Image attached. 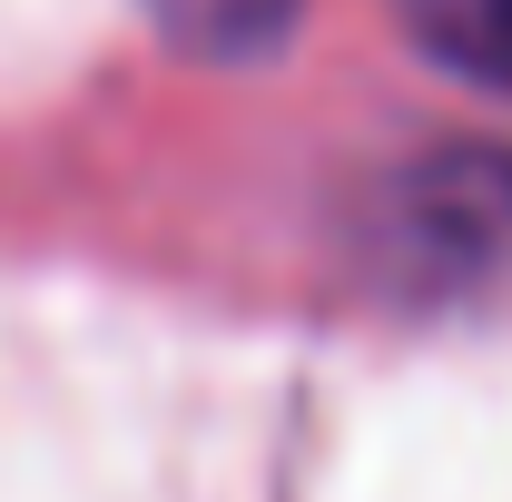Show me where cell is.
<instances>
[{"mask_svg":"<svg viewBox=\"0 0 512 502\" xmlns=\"http://www.w3.org/2000/svg\"><path fill=\"white\" fill-rule=\"evenodd\" d=\"M394 10H404V30L444 69H463V79L512 99V0H394Z\"/></svg>","mask_w":512,"mask_h":502,"instance_id":"obj_1","label":"cell"},{"mask_svg":"<svg viewBox=\"0 0 512 502\" xmlns=\"http://www.w3.org/2000/svg\"><path fill=\"white\" fill-rule=\"evenodd\" d=\"M276 10H286V0H168V20H188V30H237V40L266 30Z\"/></svg>","mask_w":512,"mask_h":502,"instance_id":"obj_2","label":"cell"}]
</instances>
